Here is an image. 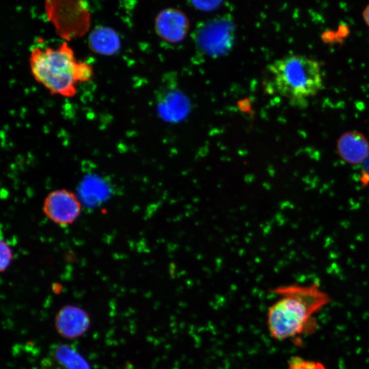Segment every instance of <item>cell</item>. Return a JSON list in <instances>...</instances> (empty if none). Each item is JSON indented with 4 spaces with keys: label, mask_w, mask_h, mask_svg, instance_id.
<instances>
[{
    "label": "cell",
    "mask_w": 369,
    "mask_h": 369,
    "mask_svg": "<svg viewBox=\"0 0 369 369\" xmlns=\"http://www.w3.org/2000/svg\"><path fill=\"white\" fill-rule=\"evenodd\" d=\"M273 292L279 298L269 308L267 327L277 340L312 333L317 326L315 314L331 301L318 283L279 286Z\"/></svg>",
    "instance_id": "6da1fadb"
},
{
    "label": "cell",
    "mask_w": 369,
    "mask_h": 369,
    "mask_svg": "<svg viewBox=\"0 0 369 369\" xmlns=\"http://www.w3.org/2000/svg\"><path fill=\"white\" fill-rule=\"evenodd\" d=\"M29 68L35 81L51 94L72 98L80 83L93 77L92 66L76 59L67 42L56 48L34 46L29 55Z\"/></svg>",
    "instance_id": "7a4b0ae2"
},
{
    "label": "cell",
    "mask_w": 369,
    "mask_h": 369,
    "mask_svg": "<svg viewBox=\"0 0 369 369\" xmlns=\"http://www.w3.org/2000/svg\"><path fill=\"white\" fill-rule=\"evenodd\" d=\"M274 90L297 107L323 88V77L319 62L301 55H289L275 60L268 68Z\"/></svg>",
    "instance_id": "3957f363"
},
{
    "label": "cell",
    "mask_w": 369,
    "mask_h": 369,
    "mask_svg": "<svg viewBox=\"0 0 369 369\" xmlns=\"http://www.w3.org/2000/svg\"><path fill=\"white\" fill-rule=\"evenodd\" d=\"M81 203L74 193L66 189L51 191L43 202V213L54 223L60 226L72 224L81 213Z\"/></svg>",
    "instance_id": "277c9868"
},
{
    "label": "cell",
    "mask_w": 369,
    "mask_h": 369,
    "mask_svg": "<svg viewBox=\"0 0 369 369\" xmlns=\"http://www.w3.org/2000/svg\"><path fill=\"white\" fill-rule=\"evenodd\" d=\"M155 29L158 36L170 43L182 41L189 30V21L184 13L174 8L161 12L155 20Z\"/></svg>",
    "instance_id": "5b68a950"
},
{
    "label": "cell",
    "mask_w": 369,
    "mask_h": 369,
    "mask_svg": "<svg viewBox=\"0 0 369 369\" xmlns=\"http://www.w3.org/2000/svg\"><path fill=\"white\" fill-rule=\"evenodd\" d=\"M55 325L60 334L73 338L81 335L87 329L89 318L80 308L66 305L57 314Z\"/></svg>",
    "instance_id": "8992f818"
},
{
    "label": "cell",
    "mask_w": 369,
    "mask_h": 369,
    "mask_svg": "<svg viewBox=\"0 0 369 369\" xmlns=\"http://www.w3.org/2000/svg\"><path fill=\"white\" fill-rule=\"evenodd\" d=\"M340 156L351 164H359L369 156V144L359 133L351 132L343 135L338 141Z\"/></svg>",
    "instance_id": "52a82bcc"
},
{
    "label": "cell",
    "mask_w": 369,
    "mask_h": 369,
    "mask_svg": "<svg viewBox=\"0 0 369 369\" xmlns=\"http://www.w3.org/2000/svg\"><path fill=\"white\" fill-rule=\"evenodd\" d=\"M88 46L94 53L112 55L120 49V40L116 32L107 27H99L90 34Z\"/></svg>",
    "instance_id": "ba28073f"
},
{
    "label": "cell",
    "mask_w": 369,
    "mask_h": 369,
    "mask_svg": "<svg viewBox=\"0 0 369 369\" xmlns=\"http://www.w3.org/2000/svg\"><path fill=\"white\" fill-rule=\"evenodd\" d=\"M159 111L170 120H178L186 114L187 109L186 100L176 91H169L165 94L163 102L159 104Z\"/></svg>",
    "instance_id": "9c48e42d"
},
{
    "label": "cell",
    "mask_w": 369,
    "mask_h": 369,
    "mask_svg": "<svg viewBox=\"0 0 369 369\" xmlns=\"http://www.w3.org/2000/svg\"><path fill=\"white\" fill-rule=\"evenodd\" d=\"M221 25H209L203 33H202V37L200 44L205 49L210 50L211 46H213V51L217 50L219 51L218 46L224 44L225 42L228 43L226 41H224V38H228V36H224L225 33H228V31L226 30L224 31V29L219 30Z\"/></svg>",
    "instance_id": "30bf717a"
},
{
    "label": "cell",
    "mask_w": 369,
    "mask_h": 369,
    "mask_svg": "<svg viewBox=\"0 0 369 369\" xmlns=\"http://www.w3.org/2000/svg\"><path fill=\"white\" fill-rule=\"evenodd\" d=\"M286 369H326V368L323 363L318 361L295 356L290 359Z\"/></svg>",
    "instance_id": "8fae6325"
},
{
    "label": "cell",
    "mask_w": 369,
    "mask_h": 369,
    "mask_svg": "<svg viewBox=\"0 0 369 369\" xmlns=\"http://www.w3.org/2000/svg\"><path fill=\"white\" fill-rule=\"evenodd\" d=\"M0 252H1V263H0V270L1 272H4L8 266L10 265V263L13 259V252L12 249L8 245L6 241H4L1 239L0 243Z\"/></svg>",
    "instance_id": "7c38bea8"
},
{
    "label": "cell",
    "mask_w": 369,
    "mask_h": 369,
    "mask_svg": "<svg viewBox=\"0 0 369 369\" xmlns=\"http://www.w3.org/2000/svg\"><path fill=\"white\" fill-rule=\"evenodd\" d=\"M193 2H194L199 7H202L203 8H209L217 5L219 0H193Z\"/></svg>",
    "instance_id": "4fadbf2b"
},
{
    "label": "cell",
    "mask_w": 369,
    "mask_h": 369,
    "mask_svg": "<svg viewBox=\"0 0 369 369\" xmlns=\"http://www.w3.org/2000/svg\"><path fill=\"white\" fill-rule=\"evenodd\" d=\"M365 167L363 176L364 183L369 184V156L365 161Z\"/></svg>",
    "instance_id": "5bb4252c"
},
{
    "label": "cell",
    "mask_w": 369,
    "mask_h": 369,
    "mask_svg": "<svg viewBox=\"0 0 369 369\" xmlns=\"http://www.w3.org/2000/svg\"><path fill=\"white\" fill-rule=\"evenodd\" d=\"M362 16L364 20L366 25L369 27V4L365 8L362 12Z\"/></svg>",
    "instance_id": "9a60e30c"
}]
</instances>
